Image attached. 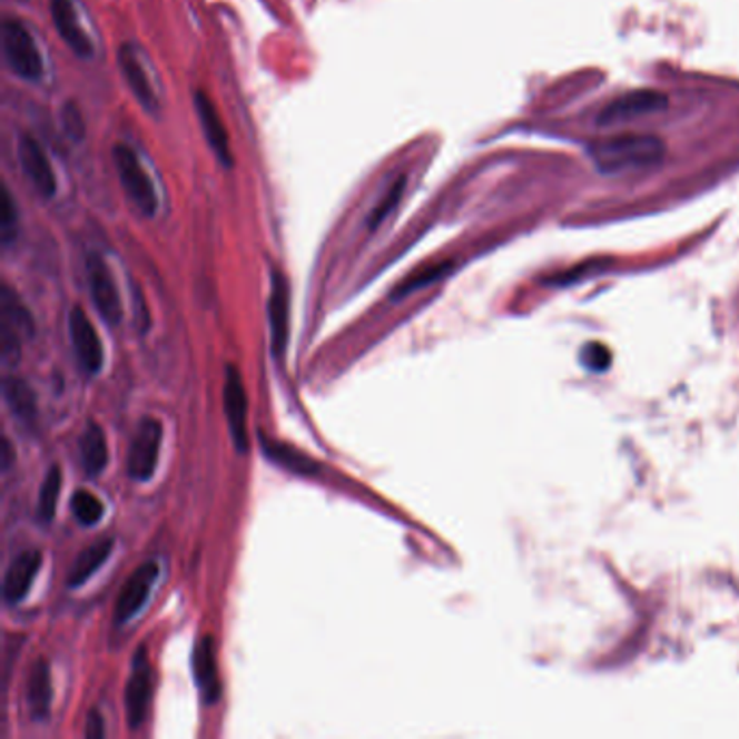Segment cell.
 Instances as JSON below:
<instances>
[{
    "instance_id": "cell-1",
    "label": "cell",
    "mask_w": 739,
    "mask_h": 739,
    "mask_svg": "<svg viewBox=\"0 0 739 739\" xmlns=\"http://www.w3.org/2000/svg\"><path fill=\"white\" fill-rule=\"evenodd\" d=\"M590 159L603 174H638L653 169L663 161L666 148L653 135L622 132L594 141Z\"/></svg>"
},
{
    "instance_id": "cell-2",
    "label": "cell",
    "mask_w": 739,
    "mask_h": 739,
    "mask_svg": "<svg viewBox=\"0 0 739 739\" xmlns=\"http://www.w3.org/2000/svg\"><path fill=\"white\" fill-rule=\"evenodd\" d=\"M4 59L16 77L22 81H40L43 77V57L33 33L24 22L9 18L2 24Z\"/></svg>"
},
{
    "instance_id": "cell-3",
    "label": "cell",
    "mask_w": 739,
    "mask_h": 739,
    "mask_svg": "<svg viewBox=\"0 0 739 739\" xmlns=\"http://www.w3.org/2000/svg\"><path fill=\"white\" fill-rule=\"evenodd\" d=\"M114 164L118 169V176H120V183H122L128 200L141 215L155 217L159 210L157 187H155L152 178L148 176L146 167L139 161L137 152L132 148H128L126 144H118L114 148Z\"/></svg>"
},
{
    "instance_id": "cell-4",
    "label": "cell",
    "mask_w": 739,
    "mask_h": 739,
    "mask_svg": "<svg viewBox=\"0 0 739 739\" xmlns=\"http://www.w3.org/2000/svg\"><path fill=\"white\" fill-rule=\"evenodd\" d=\"M33 334V319L22 299L11 290H0V354L7 363L20 361V347Z\"/></svg>"
},
{
    "instance_id": "cell-5",
    "label": "cell",
    "mask_w": 739,
    "mask_h": 739,
    "mask_svg": "<svg viewBox=\"0 0 739 739\" xmlns=\"http://www.w3.org/2000/svg\"><path fill=\"white\" fill-rule=\"evenodd\" d=\"M164 443V425L155 416H144L135 430L128 452V475L137 482H148L159 464Z\"/></svg>"
},
{
    "instance_id": "cell-6",
    "label": "cell",
    "mask_w": 739,
    "mask_h": 739,
    "mask_svg": "<svg viewBox=\"0 0 739 739\" xmlns=\"http://www.w3.org/2000/svg\"><path fill=\"white\" fill-rule=\"evenodd\" d=\"M85 272H87L91 302H93L98 315L105 319V324L116 328L122 322V299H120V290H118L109 265L98 254H89L87 263H85Z\"/></svg>"
},
{
    "instance_id": "cell-7",
    "label": "cell",
    "mask_w": 739,
    "mask_h": 739,
    "mask_svg": "<svg viewBox=\"0 0 739 739\" xmlns=\"http://www.w3.org/2000/svg\"><path fill=\"white\" fill-rule=\"evenodd\" d=\"M18 159L20 167L31 183V187L40 194L43 200H50L57 196V176L50 165L46 150L41 148L40 141L31 135H22L18 144Z\"/></svg>"
},
{
    "instance_id": "cell-8",
    "label": "cell",
    "mask_w": 739,
    "mask_h": 739,
    "mask_svg": "<svg viewBox=\"0 0 739 739\" xmlns=\"http://www.w3.org/2000/svg\"><path fill=\"white\" fill-rule=\"evenodd\" d=\"M150 699H152V672H150L146 651L139 649L132 661V672H130L126 694H124L126 718H128V727L132 731L144 725V720L148 716Z\"/></svg>"
},
{
    "instance_id": "cell-9",
    "label": "cell",
    "mask_w": 739,
    "mask_h": 739,
    "mask_svg": "<svg viewBox=\"0 0 739 739\" xmlns=\"http://www.w3.org/2000/svg\"><path fill=\"white\" fill-rule=\"evenodd\" d=\"M68 329H70L72 347H75V354H77V361H79L81 370L87 375H93V373L102 370L105 349H102L98 332L93 328V324L89 322V317H87V313L82 311L81 306H75L70 311Z\"/></svg>"
},
{
    "instance_id": "cell-10",
    "label": "cell",
    "mask_w": 739,
    "mask_h": 739,
    "mask_svg": "<svg viewBox=\"0 0 739 739\" xmlns=\"http://www.w3.org/2000/svg\"><path fill=\"white\" fill-rule=\"evenodd\" d=\"M666 105H668V98L663 93L651 91V89H638V91L624 93V96L617 98L614 102H610L605 107V111L601 114L599 122L612 126V124L640 120V118H647V116L663 111Z\"/></svg>"
},
{
    "instance_id": "cell-11",
    "label": "cell",
    "mask_w": 739,
    "mask_h": 739,
    "mask_svg": "<svg viewBox=\"0 0 739 739\" xmlns=\"http://www.w3.org/2000/svg\"><path fill=\"white\" fill-rule=\"evenodd\" d=\"M224 408L230 427V436L235 441L237 452L246 453L249 447L247 439V393L242 380V373L235 365L226 367V382H224Z\"/></svg>"
},
{
    "instance_id": "cell-12",
    "label": "cell",
    "mask_w": 739,
    "mask_h": 739,
    "mask_svg": "<svg viewBox=\"0 0 739 739\" xmlns=\"http://www.w3.org/2000/svg\"><path fill=\"white\" fill-rule=\"evenodd\" d=\"M157 579H159V564L155 560L141 564L132 575L128 577L116 601V612H114L116 624H126L146 605Z\"/></svg>"
},
{
    "instance_id": "cell-13",
    "label": "cell",
    "mask_w": 739,
    "mask_h": 739,
    "mask_svg": "<svg viewBox=\"0 0 739 739\" xmlns=\"http://www.w3.org/2000/svg\"><path fill=\"white\" fill-rule=\"evenodd\" d=\"M118 66L122 72L124 79L128 82L132 96L146 111H157L159 109V96L157 89L152 87V81L148 77V70L144 66L141 52L132 43H122L118 50Z\"/></svg>"
},
{
    "instance_id": "cell-14",
    "label": "cell",
    "mask_w": 739,
    "mask_h": 739,
    "mask_svg": "<svg viewBox=\"0 0 739 739\" xmlns=\"http://www.w3.org/2000/svg\"><path fill=\"white\" fill-rule=\"evenodd\" d=\"M288 283L283 272L274 269L272 274V293H269V334H272V352L276 361L285 358L288 343Z\"/></svg>"
},
{
    "instance_id": "cell-15",
    "label": "cell",
    "mask_w": 739,
    "mask_h": 739,
    "mask_svg": "<svg viewBox=\"0 0 739 739\" xmlns=\"http://www.w3.org/2000/svg\"><path fill=\"white\" fill-rule=\"evenodd\" d=\"M50 16H52L57 33L77 57H81V59L93 57V43L87 36V31L82 29L77 7L72 0H50Z\"/></svg>"
},
{
    "instance_id": "cell-16",
    "label": "cell",
    "mask_w": 739,
    "mask_h": 739,
    "mask_svg": "<svg viewBox=\"0 0 739 739\" xmlns=\"http://www.w3.org/2000/svg\"><path fill=\"white\" fill-rule=\"evenodd\" d=\"M40 569L41 551L38 549H27L11 560V564L7 566V573H4V581H2V597L9 605L24 601Z\"/></svg>"
},
{
    "instance_id": "cell-17",
    "label": "cell",
    "mask_w": 739,
    "mask_h": 739,
    "mask_svg": "<svg viewBox=\"0 0 739 739\" xmlns=\"http://www.w3.org/2000/svg\"><path fill=\"white\" fill-rule=\"evenodd\" d=\"M194 105H196V111H198V118H200V126H203V132H205L206 144L210 146V150L215 152V157L219 159V164L224 167H233L235 164V157H233V150H230V137H228V130L226 126L221 122L213 100L206 96L203 89H198L194 93Z\"/></svg>"
},
{
    "instance_id": "cell-18",
    "label": "cell",
    "mask_w": 739,
    "mask_h": 739,
    "mask_svg": "<svg viewBox=\"0 0 739 739\" xmlns=\"http://www.w3.org/2000/svg\"><path fill=\"white\" fill-rule=\"evenodd\" d=\"M194 674L200 690V697L206 704H213L221 694L219 672H217V656H215V640L210 635H203L194 649Z\"/></svg>"
},
{
    "instance_id": "cell-19",
    "label": "cell",
    "mask_w": 739,
    "mask_h": 739,
    "mask_svg": "<svg viewBox=\"0 0 739 739\" xmlns=\"http://www.w3.org/2000/svg\"><path fill=\"white\" fill-rule=\"evenodd\" d=\"M111 551H114V538H98L96 542L87 544L68 573L66 579L68 588H81L82 583H87V579L96 575L100 566L109 560Z\"/></svg>"
},
{
    "instance_id": "cell-20",
    "label": "cell",
    "mask_w": 739,
    "mask_h": 739,
    "mask_svg": "<svg viewBox=\"0 0 739 739\" xmlns=\"http://www.w3.org/2000/svg\"><path fill=\"white\" fill-rule=\"evenodd\" d=\"M79 453H81L82 469L87 475H100L109 462V450L105 432L98 423H89L82 432L79 441Z\"/></svg>"
},
{
    "instance_id": "cell-21",
    "label": "cell",
    "mask_w": 739,
    "mask_h": 739,
    "mask_svg": "<svg viewBox=\"0 0 739 739\" xmlns=\"http://www.w3.org/2000/svg\"><path fill=\"white\" fill-rule=\"evenodd\" d=\"M50 700H52V683H50V670L43 659H38L31 668L29 683H27V702L31 709V716L36 720H43L50 713Z\"/></svg>"
},
{
    "instance_id": "cell-22",
    "label": "cell",
    "mask_w": 739,
    "mask_h": 739,
    "mask_svg": "<svg viewBox=\"0 0 739 739\" xmlns=\"http://www.w3.org/2000/svg\"><path fill=\"white\" fill-rule=\"evenodd\" d=\"M2 393L13 414L22 421H33L38 414V395L29 382L22 377L7 375L2 382Z\"/></svg>"
},
{
    "instance_id": "cell-23",
    "label": "cell",
    "mask_w": 739,
    "mask_h": 739,
    "mask_svg": "<svg viewBox=\"0 0 739 739\" xmlns=\"http://www.w3.org/2000/svg\"><path fill=\"white\" fill-rule=\"evenodd\" d=\"M265 453L280 466L288 469L290 473H297V475H313L317 473V462L311 460L308 455H304L297 450H290L287 445L283 443H265Z\"/></svg>"
},
{
    "instance_id": "cell-24",
    "label": "cell",
    "mask_w": 739,
    "mask_h": 739,
    "mask_svg": "<svg viewBox=\"0 0 739 739\" xmlns=\"http://www.w3.org/2000/svg\"><path fill=\"white\" fill-rule=\"evenodd\" d=\"M59 494H61V469L52 464L41 482L40 496H38V519L41 523H50L55 519Z\"/></svg>"
},
{
    "instance_id": "cell-25",
    "label": "cell",
    "mask_w": 739,
    "mask_h": 739,
    "mask_svg": "<svg viewBox=\"0 0 739 739\" xmlns=\"http://www.w3.org/2000/svg\"><path fill=\"white\" fill-rule=\"evenodd\" d=\"M72 512L81 525L93 528L102 521L105 505L96 494L89 493V491H77L72 496Z\"/></svg>"
},
{
    "instance_id": "cell-26",
    "label": "cell",
    "mask_w": 739,
    "mask_h": 739,
    "mask_svg": "<svg viewBox=\"0 0 739 739\" xmlns=\"http://www.w3.org/2000/svg\"><path fill=\"white\" fill-rule=\"evenodd\" d=\"M404 189H406V176H400L391 185V189L384 194V198L380 200V205H375V208L371 210L370 221H367L370 230H375L395 210V206L400 205V200L404 196Z\"/></svg>"
},
{
    "instance_id": "cell-27",
    "label": "cell",
    "mask_w": 739,
    "mask_h": 739,
    "mask_svg": "<svg viewBox=\"0 0 739 739\" xmlns=\"http://www.w3.org/2000/svg\"><path fill=\"white\" fill-rule=\"evenodd\" d=\"M450 269H452V265H450V263H443V265H434V267H430V269H425V272H416L414 276L406 278L400 287L393 290V299L404 297V295H408L412 290L425 287V285H430V283H436V280L443 278Z\"/></svg>"
},
{
    "instance_id": "cell-28",
    "label": "cell",
    "mask_w": 739,
    "mask_h": 739,
    "mask_svg": "<svg viewBox=\"0 0 739 739\" xmlns=\"http://www.w3.org/2000/svg\"><path fill=\"white\" fill-rule=\"evenodd\" d=\"M16 228H18V208L11 198V191L4 187L0 194V230L4 246H9L11 239L16 237Z\"/></svg>"
},
{
    "instance_id": "cell-29",
    "label": "cell",
    "mask_w": 739,
    "mask_h": 739,
    "mask_svg": "<svg viewBox=\"0 0 739 739\" xmlns=\"http://www.w3.org/2000/svg\"><path fill=\"white\" fill-rule=\"evenodd\" d=\"M61 122H63V130L66 135L72 139V141H82L85 137V120H82V114L79 111L77 105H66L63 107V114H61Z\"/></svg>"
},
{
    "instance_id": "cell-30",
    "label": "cell",
    "mask_w": 739,
    "mask_h": 739,
    "mask_svg": "<svg viewBox=\"0 0 739 739\" xmlns=\"http://www.w3.org/2000/svg\"><path fill=\"white\" fill-rule=\"evenodd\" d=\"M583 361L594 371L605 370L610 365V352L601 343H592L585 347Z\"/></svg>"
},
{
    "instance_id": "cell-31",
    "label": "cell",
    "mask_w": 739,
    "mask_h": 739,
    "mask_svg": "<svg viewBox=\"0 0 739 739\" xmlns=\"http://www.w3.org/2000/svg\"><path fill=\"white\" fill-rule=\"evenodd\" d=\"M105 720H102V716L93 709V711H89V716H87V727H85V736L87 738L91 739H100L105 738Z\"/></svg>"
},
{
    "instance_id": "cell-32",
    "label": "cell",
    "mask_w": 739,
    "mask_h": 739,
    "mask_svg": "<svg viewBox=\"0 0 739 739\" xmlns=\"http://www.w3.org/2000/svg\"><path fill=\"white\" fill-rule=\"evenodd\" d=\"M0 450H2V457H0V462H2V469H9V466H11V462H13V452H11V445H9V441H2Z\"/></svg>"
}]
</instances>
